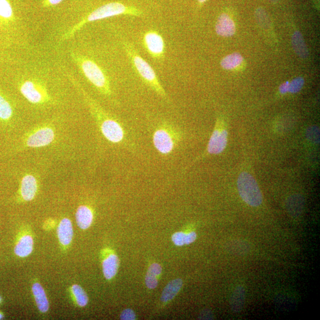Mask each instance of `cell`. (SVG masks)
Returning <instances> with one entry per match:
<instances>
[{
    "label": "cell",
    "instance_id": "603a6c76",
    "mask_svg": "<svg viewBox=\"0 0 320 320\" xmlns=\"http://www.w3.org/2000/svg\"><path fill=\"white\" fill-rule=\"evenodd\" d=\"M71 291H72L74 298L79 306L83 307L88 304L89 302L88 296L87 295L84 289L80 286L77 285H73L72 288H71Z\"/></svg>",
    "mask_w": 320,
    "mask_h": 320
},
{
    "label": "cell",
    "instance_id": "1f68e13d",
    "mask_svg": "<svg viewBox=\"0 0 320 320\" xmlns=\"http://www.w3.org/2000/svg\"><path fill=\"white\" fill-rule=\"evenodd\" d=\"M63 0H45L47 6H55L61 3Z\"/></svg>",
    "mask_w": 320,
    "mask_h": 320
},
{
    "label": "cell",
    "instance_id": "ffe728a7",
    "mask_svg": "<svg viewBox=\"0 0 320 320\" xmlns=\"http://www.w3.org/2000/svg\"><path fill=\"white\" fill-rule=\"evenodd\" d=\"M244 299H245V291L243 287H237L233 292L230 300L231 309L235 312H239L243 309Z\"/></svg>",
    "mask_w": 320,
    "mask_h": 320
},
{
    "label": "cell",
    "instance_id": "83f0119b",
    "mask_svg": "<svg viewBox=\"0 0 320 320\" xmlns=\"http://www.w3.org/2000/svg\"><path fill=\"white\" fill-rule=\"evenodd\" d=\"M319 134L318 128L315 126L310 127L307 133L308 138L310 139L312 142L316 143L319 142Z\"/></svg>",
    "mask_w": 320,
    "mask_h": 320
},
{
    "label": "cell",
    "instance_id": "3957f363",
    "mask_svg": "<svg viewBox=\"0 0 320 320\" xmlns=\"http://www.w3.org/2000/svg\"><path fill=\"white\" fill-rule=\"evenodd\" d=\"M71 56L80 72L98 91L104 96H111L110 81L106 72L99 63L74 48L71 50Z\"/></svg>",
    "mask_w": 320,
    "mask_h": 320
},
{
    "label": "cell",
    "instance_id": "d4e9b609",
    "mask_svg": "<svg viewBox=\"0 0 320 320\" xmlns=\"http://www.w3.org/2000/svg\"><path fill=\"white\" fill-rule=\"evenodd\" d=\"M304 84V80L303 78L298 77L289 82V92L296 93L300 91Z\"/></svg>",
    "mask_w": 320,
    "mask_h": 320
},
{
    "label": "cell",
    "instance_id": "e575fe53",
    "mask_svg": "<svg viewBox=\"0 0 320 320\" xmlns=\"http://www.w3.org/2000/svg\"><path fill=\"white\" fill-rule=\"evenodd\" d=\"M269 1L272 2H278L279 0H269Z\"/></svg>",
    "mask_w": 320,
    "mask_h": 320
},
{
    "label": "cell",
    "instance_id": "d6986e66",
    "mask_svg": "<svg viewBox=\"0 0 320 320\" xmlns=\"http://www.w3.org/2000/svg\"><path fill=\"white\" fill-rule=\"evenodd\" d=\"M292 44L297 55L300 57L306 58L308 55V49L303 37L299 31H296L292 36Z\"/></svg>",
    "mask_w": 320,
    "mask_h": 320
},
{
    "label": "cell",
    "instance_id": "9c48e42d",
    "mask_svg": "<svg viewBox=\"0 0 320 320\" xmlns=\"http://www.w3.org/2000/svg\"><path fill=\"white\" fill-rule=\"evenodd\" d=\"M146 51L156 59H163L165 52V43L163 37L154 31L146 32L143 38Z\"/></svg>",
    "mask_w": 320,
    "mask_h": 320
},
{
    "label": "cell",
    "instance_id": "8992f818",
    "mask_svg": "<svg viewBox=\"0 0 320 320\" xmlns=\"http://www.w3.org/2000/svg\"><path fill=\"white\" fill-rule=\"evenodd\" d=\"M56 132L50 123H42L32 128L22 139V146L25 148H39L50 145L55 142Z\"/></svg>",
    "mask_w": 320,
    "mask_h": 320
},
{
    "label": "cell",
    "instance_id": "4dcf8cb0",
    "mask_svg": "<svg viewBox=\"0 0 320 320\" xmlns=\"http://www.w3.org/2000/svg\"><path fill=\"white\" fill-rule=\"evenodd\" d=\"M289 82L287 81L282 84L280 88V91L282 94H285L289 92Z\"/></svg>",
    "mask_w": 320,
    "mask_h": 320
},
{
    "label": "cell",
    "instance_id": "ba28073f",
    "mask_svg": "<svg viewBox=\"0 0 320 320\" xmlns=\"http://www.w3.org/2000/svg\"><path fill=\"white\" fill-rule=\"evenodd\" d=\"M237 187L241 198L247 204L251 206L257 207L263 202V197L261 190L255 180L249 173H241L237 180Z\"/></svg>",
    "mask_w": 320,
    "mask_h": 320
},
{
    "label": "cell",
    "instance_id": "7c38bea8",
    "mask_svg": "<svg viewBox=\"0 0 320 320\" xmlns=\"http://www.w3.org/2000/svg\"><path fill=\"white\" fill-rule=\"evenodd\" d=\"M216 32L220 36H231L235 33L236 26L234 22L227 14H222L218 18L216 24Z\"/></svg>",
    "mask_w": 320,
    "mask_h": 320
},
{
    "label": "cell",
    "instance_id": "d6a6232c",
    "mask_svg": "<svg viewBox=\"0 0 320 320\" xmlns=\"http://www.w3.org/2000/svg\"><path fill=\"white\" fill-rule=\"evenodd\" d=\"M206 1H207V0H198V2L199 3H201V4L204 3H205V2H206Z\"/></svg>",
    "mask_w": 320,
    "mask_h": 320
},
{
    "label": "cell",
    "instance_id": "4fadbf2b",
    "mask_svg": "<svg viewBox=\"0 0 320 320\" xmlns=\"http://www.w3.org/2000/svg\"><path fill=\"white\" fill-rule=\"evenodd\" d=\"M58 236L60 243L63 246H68L71 243L73 237L72 223L68 218H63L60 222L58 228Z\"/></svg>",
    "mask_w": 320,
    "mask_h": 320
},
{
    "label": "cell",
    "instance_id": "f1b7e54d",
    "mask_svg": "<svg viewBox=\"0 0 320 320\" xmlns=\"http://www.w3.org/2000/svg\"><path fill=\"white\" fill-rule=\"evenodd\" d=\"M120 319L123 320H134L136 319V315L133 310L127 308L122 311L120 315Z\"/></svg>",
    "mask_w": 320,
    "mask_h": 320
},
{
    "label": "cell",
    "instance_id": "44dd1931",
    "mask_svg": "<svg viewBox=\"0 0 320 320\" xmlns=\"http://www.w3.org/2000/svg\"><path fill=\"white\" fill-rule=\"evenodd\" d=\"M14 115L12 105L0 93V120L4 122L10 121Z\"/></svg>",
    "mask_w": 320,
    "mask_h": 320
},
{
    "label": "cell",
    "instance_id": "9a60e30c",
    "mask_svg": "<svg viewBox=\"0 0 320 320\" xmlns=\"http://www.w3.org/2000/svg\"><path fill=\"white\" fill-rule=\"evenodd\" d=\"M119 259L115 254H111L103 262L104 276L108 280H111L118 272Z\"/></svg>",
    "mask_w": 320,
    "mask_h": 320
},
{
    "label": "cell",
    "instance_id": "e0dca14e",
    "mask_svg": "<svg viewBox=\"0 0 320 320\" xmlns=\"http://www.w3.org/2000/svg\"><path fill=\"white\" fill-rule=\"evenodd\" d=\"M32 292L39 310L42 312H47L49 310V302L44 288L38 283L33 284Z\"/></svg>",
    "mask_w": 320,
    "mask_h": 320
},
{
    "label": "cell",
    "instance_id": "277c9868",
    "mask_svg": "<svg viewBox=\"0 0 320 320\" xmlns=\"http://www.w3.org/2000/svg\"><path fill=\"white\" fill-rule=\"evenodd\" d=\"M142 11L134 7L128 6L122 3L114 2L106 4L99 7L93 12L89 14L81 21L78 23L69 32L63 36L66 39L72 36L75 32L78 31L88 23L104 19V18L119 16V15H128V16H141Z\"/></svg>",
    "mask_w": 320,
    "mask_h": 320
},
{
    "label": "cell",
    "instance_id": "52a82bcc",
    "mask_svg": "<svg viewBox=\"0 0 320 320\" xmlns=\"http://www.w3.org/2000/svg\"><path fill=\"white\" fill-rule=\"evenodd\" d=\"M180 137V134L175 127L163 124L154 132L153 142L154 147L163 155H168L175 149Z\"/></svg>",
    "mask_w": 320,
    "mask_h": 320
},
{
    "label": "cell",
    "instance_id": "5b68a950",
    "mask_svg": "<svg viewBox=\"0 0 320 320\" xmlns=\"http://www.w3.org/2000/svg\"><path fill=\"white\" fill-rule=\"evenodd\" d=\"M123 45L128 58L133 63L135 70H137L142 80L158 95L167 99L166 92L161 84L159 78L152 67L139 55L133 45L127 42H123Z\"/></svg>",
    "mask_w": 320,
    "mask_h": 320
},
{
    "label": "cell",
    "instance_id": "d590c367",
    "mask_svg": "<svg viewBox=\"0 0 320 320\" xmlns=\"http://www.w3.org/2000/svg\"><path fill=\"white\" fill-rule=\"evenodd\" d=\"M1 301H2L1 298H0V303H1Z\"/></svg>",
    "mask_w": 320,
    "mask_h": 320
},
{
    "label": "cell",
    "instance_id": "2e32d148",
    "mask_svg": "<svg viewBox=\"0 0 320 320\" xmlns=\"http://www.w3.org/2000/svg\"><path fill=\"white\" fill-rule=\"evenodd\" d=\"M33 240L31 236H25L18 241L14 248L15 254L20 258L27 257L33 250Z\"/></svg>",
    "mask_w": 320,
    "mask_h": 320
},
{
    "label": "cell",
    "instance_id": "5bb4252c",
    "mask_svg": "<svg viewBox=\"0 0 320 320\" xmlns=\"http://www.w3.org/2000/svg\"><path fill=\"white\" fill-rule=\"evenodd\" d=\"M93 220V214L88 206L78 207L76 212V221L79 227L82 229H88Z\"/></svg>",
    "mask_w": 320,
    "mask_h": 320
},
{
    "label": "cell",
    "instance_id": "6da1fadb",
    "mask_svg": "<svg viewBox=\"0 0 320 320\" xmlns=\"http://www.w3.org/2000/svg\"><path fill=\"white\" fill-rule=\"evenodd\" d=\"M50 67L42 64H27L26 70L17 81V88L23 97L32 106L45 108L59 104L55 94L52 81V71Z\"/></svg>",
    "mask_w": 320,
    "mask_h": 320
},
{
    "label": "cell",
    "instance_id": "cb8c5ba5",
    "mask_svg": "<svg viewBox=\"0 0 320 320\" xmlns=\"http://www.w3.org/2000/svg\"><path fill=\"white\" fill-rule=\"evenodd\" d=\"M13 17V8L8 0H0V18L9 20Z\"/></svg>",
    "mask_w": 320,
    "mask_h": 320
},
{
    "label": "cell",
    "instance_id": "8fae6325",
    "mask_svg": "<svg viewBox=\"0 0 320 320\" xmlns=\"http://www.w3.org/2000/svg\"><path fill=\"white\" fill-rule=\"evenodd\" d=\"M20 189L22 198L25 201L33 200L38 189V181L36 176L31 173L25 175L21 180Z\"/></svg>",
    "mask_w": 320,
    "mask_h": 320
},
{
    "label": "cell",
    "instance_id": "7402d4cb",
    "mask_svg": "<svg viewBox=\"0 0 320 320\" xmlns=\"http://www.w3.org/2000/svg\"><path fill=\"white\" fill-rule=\"evenodd\" d=\"M243 58L239 53H233L229 55L222 60L221 65L226 70H232L239 67L242 63Z\"/></svg>",
    "mask_w": 320,
    "mask_h": 320
},
{
    "label": "cell",
    "instance_id": "7a4b0ae2",
    "mask_svg": "<svg viewBox=\"0 0 320 320\" xmlns=\"http://www.w3.org/2000/svg\"><path fill=\"white\" fill-rule=\"evenodd\" d=\"M66 77L77 91L80 94L82 99L88 106L90 113L95 119L98 127L108 141L114 144H119L125 138V132L121 124L100 106L93 98L82 88L80 82L70 73H66Z\"/></svg>",
    "mask_w": 320,
    "mask_h": 320
},
{
    "label": "cell",
    "instance_id": "ac0fdd59",
    "mask_svg": "<svg viewBox=\"0 0 320 320\" xmlns=\"http://www.w3.org/2000/svg\"><path fill=\"white\" fill-rule=\"evenodd\" d=\"M183 286V282L180 279L173 280L165 287L161 296V300L166 303L172 300L178 294Z\"/></svg>",
    "mask_w": 320,
    "mask_h": 320
},
{
    "label": "cell",
    "instance_id": "484cf974",
    "mask_svg": "<svg viewBox=\"0 0 320 320\" xmlns=\"http://www.w3.org/2000/svg\"><path fill=\"white\" fill-rule=\"evenodd\" d=\"M173 242L178 246H183L184 244H187V234L182 232H176L172 236Z\"/></svg>",
    "mask_w": 320,
    "mask_h": 320
},
{
    "label": "cell",
    "instance_id": "f546056e",
    "mask_svg": "<svg viewBox=\"0 0 320 320\" xmlns=\"http://www.w3.org/2000/svg\"><path fill=\"white\" fill-rule=\"evenodd\" d=\"M148 272L159 276L162 272L161 266L158 263H153L149 267Z\"/></svg>",
    "mask_w": 320,
    "mask_h": 320
},
{
    "label": "cell",
    "instance_id": "836d02e7",
    "mask_svg": "<svg viewBox=\"0 0 320 320\" xmlns=\"http://www.w3.org/2000/svg\"><path fill=\"white\" fill-rule=\"evenodd\" d=\"M3 318V315L0 313V319H2Z\"/></svg>",
    "mask_w": 320,
    "mask_h": 320
},
{
    "label": "cell",
    "instance_id": "30bf717a",
    "mask_svg": "<svg viewBox=\"0 0 320 320\" xmlns=\"http://www.w3.org/2000/svg\"><path fill=\"white\" fill-rule=\"evenodd\" d=\"M227 132L217 123L211 137L210 138L207 152L209 154H218L223 152L227 144Z\"/></svg>",
    "mask_w": 320,
    "mask_h": 320
},
{
    "label": "cell",
    "instance_id": "4316f807",
    "mask_svg": "<svg viewBox=\"0 0 320 320\" xmlns=\"http://www.w3.org/2000/svg\"><path fill=\"white\" fill-rule=\"evenodd\" d=\"M157 276L152 273L148 272L146 274L145 276V284L146 287L149 289H155L157 287L158 281Z\"/></svg>",
    "mask_w": 320,
    "mask_h": 320
}]
</instances>
